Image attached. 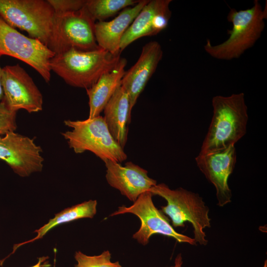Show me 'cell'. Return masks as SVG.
I'll list each match as a JSON object with an SVG mask.
<instances>
[{
  "label": "cell",
  "instance_id": "2",
  "mask_svg": "<svg viewBox=\"0 0 267 267\" xmlns=\"http://www.w3.org/2000/svg\"><path fill=\"white\" fill-rule=\"evenodd\" d=\"M120 58V54L113 55L100 47L89 51L71 48L54 54L49 67L68 85L87 89L112 70Z\"/></svg>",
  "mask_w": 267,
  "mask_h": 267
},
{
  "label": "cell",
  "instance_id": "25",
  "mask_svg": "<svg viewBox=\"0 0 267 267\" xmlns=\"http://www.w3.org/2000/svg\"><path fill=\"white\" fill-rule=\"evenodd\" d=\"M183 263L182 257L181 254H178L176 257L174 267H182Z\"/></svg>",
  "mask_w": 267,
  "mask_h": 267
},
{
  "label": "cell",
  "instance_id": "12",
  "mask_svg": "<svg viewBox=\"0 0 267 267\" xmlns=\"http://www.w3.org/2000/svg\"><path fill=\"white\" fill-rule=\"evenodd\" d=\"M234 145L226 149L195 158L196 165L208 181L216 190L217 205L223 207L231 201L232 193L228 180L236 162Z\"/></svg>",
  "mask_w": 267,
  "mask_h": 267
},
{
  "label": "cell",
  "instance_id": "24",
  "mask_svg": "<svg viewBox=\"0 0 267 267\" xmlns=\"http://www.w3.org/2000/svg\"><path fill=\"white\" fill-rule=\"evenodd\" d=\"M48 258L47 257H41L38 258V262L35 265L30 267H46L49 265L44 263Z\"/></svg>",
  "mask_w": 267,
  "mask_h": 267
},
{
  "label": "cell",
  "instance_id": "22",
  "mask_svg": "<svg viewBox=\"0 0 267 267\" xmlns=\"http://www.w3.org/2000/svg\"><path fill=\"white\" fill-rule=\"evenodd\" d=\"M16 116V112L9 109L1 100L0 102V135L15 132L17 128Z\"/></svg>",
  "mask_w": 267,
  "mask_h": 267
},
{
  "label": "cell",
  "instance_id": "21",
  "mask_svg": "<svg viewBox=\"0 0 267 267\" xmlns=\"http://www.w3.org/2000/svg\"><path fill=\"white\" fill-rule=\"evenodd\" d=\"M74 258L77 262L75 267H122L119 262L111 261V254L108 250L95 256H88L77 251Z\"/></svg>",
  "mask_w": 267,
  "mask_h": 267
},
{
  "label": "cell",
  "instance_id": "23",
  "mask_svg": "<svg viewBox=\"0 0 267 267\" xmlns=\"http://www.w3.org/2000/svg\"><path fill=\"white\" fill-rule=\"evenodd\" d=\"M56 13L75 12L85 6L87 0H47Z\"/></svg>",
  "mask_w": 267,
  "mask_h": 267
},
{
  "label": "cell",
  "instance_id": "7",
  "mask_svg": "<svg viewBox=\"0 0 267 267\" xmlns=\"http://www.w3.org/2000/svg\"><path fill=\"white\" fill-rule=\"evenodd\" d=\"M95 23L84 7L77 11L56 13L47 47L55 54L71 48L83 51L96 49L99 47L95 36Z\"/></svg>",
  "mask_w": 267,
  "mask_h": 267
},
{
  "label": "cell",
  "instance_id": "16",
  "mask_svg": "<svg viewBox=\"0 0 267 267\" xmlns=\"http://www.w3.org/2000/svg\"><path fill=\"white\" fill-rule=\"evenodd\" d=\"M148 1L139 0L133 7L124 9L111 21L95 22L94 33L98 46L113 55L120 54V44L123 36Z\"/></svg>",
  "mask_w": 267,
  "mask_h": 267
},
{
  "label": "cell",
  "instance_id": "3",
  "mask_svg": "<svg viewBox=\"0 0 267 267\" xmlns=\"http://www.w3.org/2000/svg\"><path fill=\"white\" fill-rule=\"evenodd\" d=\"M267 17V5L264 9L258 0H255L253 5L247 9H230L227 19L232 23V27L227 30L228 38L217 45H213L207 40L204 46L205 51L219 60L239 58L260 38Z\"/></svg>",
  "mask_w": 267,
  "mask_h": 267
},
{
  "label": "cell",
  "instance_id": "5",
  "mask_svg": "<svg viewBox=\"0 0 267 267\" xmlns=\"http://www.w3.org/2000/svg\"><path fill=\"white\" fill-rule=\"evenodd\" d=\"M64 123L71 130L61 134L76 153L89 151L103 162L121 163L127 159L124 149L111 134L103 117L99 115L84 120H67Z\"/></svg>",
  "mask_w": 267,
  "mask_h": 267
},
{
  "label": "cell",
  "instance_id": "1",
  "mask_svg": "<svg viewBox=\"0 0 267 267\" xmlns=\"http://www.w3.org/2000/svg\"><path fill=\"white\" fill-rule=\"evenodd\" d=\"M212 104L213 116L199 154L235 146L247 131L248 115L243 92L215 96Z\"/></svg>",
  "mask_w": 267,
  "mask_h": 267
},
{
  "label": "cell",
  "instance_id": "26",
  "mask_svg": "<svg viewBox=\"0 0 267 267\" xmlns=\"http://www.w3.org/2000/svg\"><path fill=\"white\" fill-rule=\"evenodd\" d=\"M2 68L0 66V101H1L3 98V92L2 87L1 80H2Z\"/></svg>",
  "mask_w": 267,
  "mask_h": 267
},
{
  "label": "cell",
  "instance_id": "17",
  "mask_svg": "<svg viewBox=\"0 0 267 267\" xmlns=\"http://www.w3.org/2000/svg\"><path fill=\"white\" fill-rule=\"evenodd\" d=\"M132 110L129 95L121 86L103 110V118L111 134L123 149L127 141Z\"/></svg>",
  "mask_w": 267,
  "mask_h": 267
},
{
  "label": "cell",
  "instance_id": "6",
  "mask_svg": "<svg viewBox=\"0 0 267 267\" xmlns=\"http://www.w3.org/2000/svg\"><path fill=\"white\" fill-rule=\"evenodd\" d=\"M56 13L46 0H0V17L47 46Z\"/></svg>",
  "mask_w": 267,
  "mask_h": 267
},
{
  "label": "cell",
  "instance_id": "9",
  "mask_svg": "<svg viewBox=\"0 0 267 267\" xmlns=\"http://www.w3.org/2000/svg\"><path fill=\"white\" fill-rule=\"evenodd\" d=\"M54 54L40 41L23 35L0 17V57L7 55L24 62L49 83V61Z\"/></svg>",
  "mask_w": 267,
  "mask_h": 267
},
{
  "label": "cell",
  "instance_id": "14",
  "mask_svg": "<svg viewBox=\"0 0 267 267\" xmlns=\"http://www.w3.org/2000/svg\"><path fill=\"white\" fill-rule=\"evenodd\" d=\"M104 162L108 183L132 202L157 184L156 180L148 176L146 170L132 162H128L124 166L111 161Z\"/></svg>",
  "mask_w": 267,
  "mask_h": 267
},
{
  "label": "cell",
  "instance_id": "11",
  "mask_svg": "<svg viewBox=\"0 0 267 267\" xmlns=\"http://www.w3.org/2000/svg\"><path fill=\"white\" fill-rule=\"evenodd\" d=\"M42 148L35 143L33 138L14 132L0 135V160L21 177L42 171Z\"/></svg>",
  "mask_w": 267,
  "mask_h": 267
},
{
  "label": "cell",
  "instance_id": "20",
  "mask_svg": "<svg viewBox=\"0 0 267 267\" xmlns=\"http://www.w3.org/2000/svg\"><path fill=\"white\" fill-rule=\"evenodd\" d=\"M137 0H87L84 6L88 14L95 22L103 21L112 17L121 10L134 6Z\"/></svg>",
  "mask_w": 267,
  "mask_h": 267
},
{
  "label": "cell",
  "instance_id": "28",
  "mask_svg": "<svg viewBox=\"0 0 267 267\" xmlns=\"http://www.w3.org/2000/svg\"><path fill=\"white\" fill-rule=\"evenodd\" d=\"M174 267L173 266H170V267Z\"/></svg>",
  "mask_w": 267,
  "mask_h": 267
},
{
  "label": "cell",
  "instance_id": "18",
  "mask_svg": "<svg viewBox=\"0 0 267 267\" xmlns=\"http://www.w3.org/2000/svg\"><path fill=\"white\" fill-rule=\"evenodd\" d=\"M127 63L125 58L121 57L112 70L102 75L93 85L86 89L89 109L88 118L99 116L109 100L121 86Z\"/></svg>",
  "mask_w": 267,
  "mask_h": 267
},
{
  "label": "cell",
  "instance_id": "27",
  "mask_svg": "<svg viewBox=\"0 0 267 267\" xmlns=\"http://www.w3.org/2000/svg\"><path fill=\"white\" fill-rule=\"evenodd\" d=\"M263 267H267V260H266L264 261Z\"/></svg>",
  "mask_w": 267,
  "mask_h": 267
},
{
  "label": "cell",
  "instance_id": "8",
  "mask_svg": "<svg viewBox=\"0 0 267 267\" xmlns=\"http://www.w3.org/2000/svg\"><path fill=\"white\" fill-rule=\"evenodd\" d=\"M152 196L149 191H146L132 205L120 206L110 216L130 213L137 217L140 221V226L133 234V238L142 245H146L151 236L155 234L173 238L178 243L196 245L193 238L180 233L174 229L165 215L155 207Z\"/></svg>",
  "mask_w": 267,
  "mask_h": 267
},
{
  "label": "cell",
  "instance_id": "10",
  "mask_svg": "<svg viewBox=\"0 0 267 267\" xmlns=\"http://www.w3.org/2000/svg\"><path fill=\"white\" fill-rule=\"evenodd\" d=\"M2 100L11 110L20 109L29 113L43 109V95L32 78L19 64L2 68Z\"/></svg>",
  "mask_w": 267,
  "mask_h": 267
},
{
  "label": "cell",
  "instance_id": "15",
  "mask_svg": "<svg viewBox=\"0 0 267 267\" xmlns=\"http://www.w3.org/2000/svg\"><path fill=\"white\" fill-rule=\"evenodd\" d=\"M163 54L160 44L157 41H150L143 46L136 63L126 71L121 86L129 95L132 109L155 72Z\"/></svg>",
  "mask_w": 267,
  "mask_h": 267
},
{
  "label": "cell",
  "instance_id": "13",
  "mask_svg": "<svg viewBox=\"0 0 267 267\" xmlns=\"http://www.w3.org/2000/svg\"><path fill=\"white\" fill-rule=\"evenodd\" d=\"M171 0H152L143 7L122 37L121 52L136 40L154 36L168 26L171 16Z\"/></svg>",
  "mask_w": 267,
  "mask_h": 267
},
{
  "label": "cell",
  "instance_id": "19",
  "mask_svg": "<svg viewBox=\"0 0 267 267\" xmlns=\"http://www.w3.org/2000/svg\"><path fill=\"white\" fill-rule=\"evenodd\" d=\"M97 202L96 200H89L64 209L56 214L48 222L34 231L37 235L33 238L17 244L13 247V251L6 258L13 254L19 247L33 242L42 238L49 231L60 224L83 218H93L96 214Z\"/></svg>",
  "mask_w": 267,
  "mask_h": 267
},
{
  "label": "cell",
  "instance_id": "4",
  "mask_svg": "<svg viewBox=\"0 0 267 267\" xmlns=\"http://www.w3.org/2000/svg\"><path fill=\"white\" fill-rule=\"evenodd\" d=\"M149 191L166 200L167 205L162 206L160 210L170 218L174 227L184 226L185 222H190L196 244L207 245L204 229L211 227L210 209L199 194L182 187L172 189L163 183L152 187Z\"/></svg>",
  "mask_w": 267,
  "mask_h": 267
}]
</instances>
